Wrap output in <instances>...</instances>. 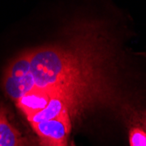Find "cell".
<instances>
[{
    "mask_svg": "<svg viewBox=\"0 0 146 146\" xmlns=\"http://www.w3.org/2000/svg\"><path fill=\"white\" fill-rule=\"evenodd\" d=\"M38 137L40 146H68L72 119L68 113L49 121L30 124Z\"/></svg>",
    "mask_w": 146,
    "mask_h": 146,
    "instance_id": "7a4b0ae2",
    "label": "cell"
},
{
    "mask_svg": "<svg viewBox=\"0 0 146 146\" xmlns=\"http://www.w3.org/2000/svg\"><path fill=\"white\" fill-rule=\"evenodd\" d=\"M75 38L19 54L4 72L3 89L15 102L30 91L60 94L88 88H115L111 78L113 44L104 30L91 25Z\"/></svg>",
    "mask_w": 146,
    "mask_h": 146,
    "instance_id": "6da1fadb",
    "label": "cell"
},
{
    "mask_svg": "<svg viewBox=\"0 0 146 146\" xmlns=\"http://www.w3.org/2000/svg\"><path fill=\"white\" fill-rule=\"evenodd\" d=\"M0 146H27L25 138L12 123L2 103H0Z\"/></svg>",
    "mask_w": 146,
    "mask_h": 146,
    "instance_id": "3957f363",
    "label": "cell"
},
{
    "mask_svg": "<svg viewBox=\"0 0 146 146\" xmlns=\"http://www.w3.org/2000/svg\"><path fill=\"white\" fill-rule=\"evenodd\" d=\"M130 146H146V133L140 129L135 128L129 132Z\"/></svg>",
    "mask_w": 146,
    "mask_h": 146,
    "instance_id": "277c9868",
    "label": "cell"
}]
</instances>
